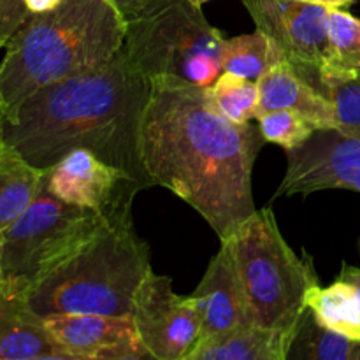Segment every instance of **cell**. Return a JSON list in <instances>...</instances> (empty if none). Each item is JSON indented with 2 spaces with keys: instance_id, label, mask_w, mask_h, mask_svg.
I'll return each mask as SVG.
<instances>
[{
  "instance_id": "1",
  "label": "cell",
  "mask_w": 360,
  "mask_h": 360,
  "mask_svg": "<svg viewBox=\"0 0 360 360\" xmlns=\"http://www.w3.org/2000/svg\"><path fill=\"white\" fill-rule=\"evenodd\" d=\"M264 143L259 125L224 118L207 88L176 77L151 79L141 123L148 178L193 207L220 241L257 211L252 172Z\"/></svg>"
},
{
  "instance_id": "2",
  "label": "cell",
  "mask_w": 360,
  "mask_h": 360,
  "mask_svg": "<svg viewBox=\"0 0 360 360\" xmlns=\"http://www.w3.org/2000/svg\"><path fill=\"white\" fill-rule=\"evenodd\" d=\"M150 91L151 81L120 49L105 65L30 95L4 120V141L41 169L72 150H90L150 188L153 183L141 160V123Z\"/></svg>"
},
{
  "instance_id": "3",
  "label": "cell",
  "mask_w": 360,
  "mask_h": 360,
  "mask_svg": "<svg viewBox=\"0 0 360 360\" xmlns=\"http://www.w3.org/2000/svg\"><path fill=\"white\" fill-rule=\"evenodd\" d=\"M125 30L109 0H62L48 13L30 14L4 48V120L46 84L105 65L122 49Z\"/></svg>"
},
{
  "instance_id": "4",
  "label": "cell",
  "mask_w": 360,
  "mask_h": 360,
  "mask_svg": "<svg viewBox=\"0 0 360 360\" xmlns=\"http://www.w3.org/2000/svg\"><path fill=\"white\" fill-rule=\"evenodd\" d=\"M151 269L150 246L132 218L109 221L97 236L27 292L39 316L65 313L132 315L134 295Z\"/></svg>"
},
{
  "instance_id": "5",
  "label": "cell",
  "mask_w": 360,
  "mask_h": 360,
  "mask_svg": "<svg viewBox=\"0 0 360 360\" xmlns=\"http://www.w3.org/2000/svg\"><path fill=\"white\" fill-rule=\"evenodd\" d=\"M227 241L250 323L295 338L308 294L320 285L311 257L295 255L271 207L257 210Z\"/></svg>"
},
{
  "instance_id": "6",
  "label": "cell",
  "mask_w": 360,
  "mask_h": 360,
  "mask_svg": "<svg viewBox=\"0 0 360 360\" xmlns=\"http://www.w3.org/2000/svg\"><path fill=\"white\" fill-rule=\"evenodd\" d=\"M224 34L190 0H172L127 23L123 53L148 79L176 77L211 86L221 74Z\"/></svg>"
},
{
  "instance_id": "7",
  "label": "cell",
  "mask_w": 360,
  "mask_h": 360,
  "mask_svg": "<svg viewBox=\"0 0 360 360\" xmlns=\"http://www.w3.org/2000/svg\"><path fill=\"white\" fill-rule=\"evenodd\" d=\"M108 224L102 214L65 202L44 186L4 231V285L27 294Z\"/></svg>"
},
{
  "instance_id": "8",
  "label": "cell",
  "mask_w": 360,
  "mask_h": 360,
  "mask_svg": "<svg viewBox=\"0 0 360 360\" xmlns=\"http://www.w3.org/2000/svg\"><path fill=\"white\" fill-rule=\"evenodd\" d=\"M132 320L151 359L188 360L200 341V316L192 295H178L171 278L153 271L137 287Z\"/></svg>"
},
{
  "instance_id": "9",
  "label": "cell",
  "mask_w": 360,
  "mask_h": 360,
  "mask_svg": "<svg viewBox=\"0 0 360 360\" xmlns=\"http://www.w3.org/2000/svg\"><path fill=\"white\" fill-rule=\"evenodd\" d=\"M44 186L65 202L86 207L108 221L132 218V204L143 183L90 150H72L46 169Z\"/></svg>"
},
{
  "instance_id": "10",
  "label": "cell",
  "mask_w": 360,
  "mask_h": 360,
  "mask_svg": "<svg viewBox=\"0 0 360 360\" xmlns=\"http://www.w3.org/2000/svg\"><path fill=\"white\" fill-rule=\"evenodd\" d=\"M287 172L276 195H308L330 188L360 192V139L316 129L301 146L287 150Z\"/></svg>"
},
{
  "instance_id": "11",
  "label": "cell",
  "mask_w": 360,
  "mask_h": 360,
  "mask_svg": "<svg viewBox=\"0 0 360 360\" xmlns=\"http://www.w3.org/2000/svg\"><path fill=\"white\" fill-rule=\"evenodd\" d=\"M257 30L264 32L295 65L330 62L329 9L306 0H241Z\"/></svg>"
},
{
  "instance_id": "12",
  "label": "cell",
  "mask_w": 360,
  "mask_h": 360,
  "mask_svg": "<svg viewBox=\"0 0 360 360\" xmlns=\"http://www.w3.org/2000/svg\"><path fill=\"white\" fill-rule=\"evenodd\" d=\"M53 340L74 360L151 359L139 340L132 315L65 313L44 319Z\"/></svg>"
},
{
  "instance_id": "13",
  "label": "cell",
  "mask_w": 360,
  "mask_h": 360,
  "mask_svg": "<svg viewBox=\"0 0 360 360\" xmlns=\"http://www.w3.org/2000/svg\"><path fill=\"white\" fill-rule=\"evenodd\" d=\"M192 299L200 316L199 345L250 323L234 257L227 239L220 241V250L211 259L202 280L193 290Z\"/></svg>"
},
{
  "instance_id": "14",
  "label": "cell",
  "mask_w": 360,
  "mask_h": 360,
  "mask_svg": "<svg viewBox=\"0 0 360 360\" xmlns=\"http://www.w3.org/2000/svg\"><path fill=\"white\" fill-rule=\"evenodd\" d=\"M0 360H74L49 334L27 294L0 288Z\"/></svg>"
},
{
  "instance_id": "15",
  "label": "cell",
  "mask_w": 360,
  "mask_h": 360,
  "mask_svg": "<svg viewBox=\"0 0 360 360\" xmlns=\"http://www.w3.org/2000/svg\"><path fill=\"white\" fill-rule=\"evenodd\" d=\"M259 105L255 120L276 109H292L304 116L316 129H334V111L329 101L301 76L294 63L283 58L271 67L259 81Z\"/></svg>"
},
{
  "instance_id": "16",
  "label": "cell",
  "mask_w": 360,
  "mask_h": 360,
  "mask_svg": "<svg viewBox=\"0 0 360 360\" xmlns=\"http://www.w3.org/2000/svg\"><path fill=\"white\" fill-rule=\"evenodd\" d=\"M295 338L245 323L200 343L188 360H287Z\"/></svg>"
},
{
  "instance_id": "17",
  "label": "cell",
  "mask_w": 360,
  "mask_h": 360,
  "mask_svg": "<svg viewBox=\"0 0 360 360\" xmlns=\"http://www.w3.org/2000/svg\"><path fill=\"white\" fill-rule=\"evenodd\" d=\"M301 76L329 101L334 111V130L345 137L360 139V67L338 69L322 65H295Z\"/></svg>"
},
{
  "instance_id": "18",
  "label": "cell",
  "mask_w": 360,
  "mask_h": 360,
  "mask_svg": "<svg viewBox=\"0 0 360 360\" xmlns=\"http://www.w3.org/2000/svg\"><path fill=\"white\" fill-rule=\"evenodd\" d=\"M46 169L35 167L16 148L0 143V231H7L44 188Z\"/></svg>"
},
{
  "instance_id": "19",
  "label": "cell",
  "mask_w": 360,
  "mask_h": 360,
  "mask_svg": "<svg viewBox=\"0 0 360 360\" xmlns=\"http://www.w3.org/2000/svg\"><path fill=\"white\" fill-rule=\"evenodd\" d=\"M308 308L320 326L360 341V302L352 285L341 280L330 287L316 285L308 294Z\"/></svg>"
},
{
  "instance_id": "20",
  "label": "cell",
  "mask_w": 360,
  "mask_h": 360,
  "mask_svg": "<svg viewBox=\"0 0 360 360\" xmlns=\"http://www.w3.org/2000/svg\"><path fill=\"white\" fill-rule=\"evenodd\" d=\"M285 56L273 39L264 32L224 39L221 46V72H231L245 79L259 81L267 70Z\"/></svg>"
},
{
  "instance_id": "21",
  "label": "cell",
  "mask_w": 360,
  "mask_h": 360,
  "mask_svg": "<svg viewBox=\"0 0 360 360\" xmlns=\"http://www.w3.org/2000/svg\"><path fill=\"white\" fill-rule=\"evenodd\" d=\"M288 359L360 360V341L320 326L308 308L299 323Z\"/></svg>"
},
{
  "instance_id": "22",
  "label": "cell",
  "mask_w": 360,
  "mask_h": 360,
  "mask_svg": "<svg viewBox=\"0 0 360 360\" xmlns=\"http://www.w3.org/2000/svg\"><path fill=\"white\" fill-rule=\"evenodd\" d=\"M211 104L224 118L232 123H248L255 120L259 105V83L231 72H221L207 86Z\"/></svg>"
},
{
  "instance_id": "23",
  "label": "cell",
  "mask_w": 360,
  "mask_h": 360,
  "mask_svg": "<svg viewBox=\"0 0 360 360\" xmlns=\"http://www.w3.org/2000/svg\"><path fill=\"white\" fill-rule=\"evenodd\" d=\"M330 62L338 69L360 67V20L341 7L329 9Z\"/></svg>"
},
{
  "instance_id": "24",
  "label": "cell",
  "mask_w": 360,
  "mask_h": 360,
  "mask_svg": "<svg viewBox=\"0 0 360 360\" xmlns=\"http://www.w3.org/2000/svg\"><path fill=\"white\" fill-rule=\"evenodd\" d=\"M257 125L264 141L280 144L285 151L301 146L316 130L313 123L292 109H276L266 112L257 118Z\"/></svg>"
},
{
  "instance_id": "25",
  "label": "cell",
  "mask_w": 360,
  "mask_h": 360,
  "mask_svg": "<svg viewBox=\"0 0 360 360\" xmlns=\"http://www.w3.org/2000/svg\"><path fill=\"white\" fill-rule=\"evenodd\" d=\"M28 18L23 0H0V48H6L11 35Z\"/></svg>"
},
{
  "instance_id": "26",
  "label": "cell",
  "mask_w": 360,
  "mask_h": 360,
  "mask_svg": "<svg viewBox=\"0 0 360 360\" xmlns=\"http://www.w3.org/2000/svg\"><path fill=\"white\" fill-rule=\"evenodd\" d=\"M109 2L118 9L125 23H129V21L136 20V18H141L144 14L160 9L162 6L172 2V0H109Z\"/></svg>"
},
{
  "instance_id": "27",
  "label": "cell",
  "mask_w": 360,
  "mask_h": 360,
  "mask_svg": "<svg viewBox=\"0 0 360 360\" xmlns=\"http://www.w3.org/2000/svg\"><path fill=\"white\" fill-rule=\"evenodd\" d=\"M338 280L352 285L355 290V294H357L359 302H360V267L350 266V264L345 262L343 266H341V273H340V276H338Z\"/></svg>"
},
{
  "instance_id": "28",
  "label": "cell",
  "mask_w": 360,
  "mask_h": 360,
  "mask_svg": "<svg viewBox=\"0 0 360 360\" xmlns=\"http://www.w3.org/2000/svg\"><path fill=\"white\" fill-rule=\"evenodd\" d=\"M62 0H23V6L27 9L28 16L30 14H41L48 13V11L55 9Z\"/></svg>"
},
{
  "instance_id": "29",
  "label": "cell",
  "mask_w": 360,
  "mask_h": 360,
  "mask_svg": "<svg viewBox=\"0 0 360 360\" xmlns=\"http://www.w3.org/2000/svg\"><path fill=\"white\" fill-rule=\"evenodd\" d=\"M306 2H311V4H320V6H326V7H345L348 4H352L354 0H306Z\"/></svg>"
},
{
  "instance_id": "30",
  "label": "cell",
  "mask_w": 360,
  "mask_h": 360,
  "mask_svg": "<svg viewBox=\"0 0 360 360\" xmlns=\"http://www.w3.org/2000/svg\"><path fill=\"white\" fill-rule=\"evenodd\" d=\"M2 250H4V232L0 231V288L4 287V269H2Z\"/></svg>"
},
{
  "instance_id": "31",
  "label": "cell",
  "mask_w": 360,
  "mask_h": 360,
  "mask_svg": "<svg viewBox=\"0 0 360 360\" xmlns=\"http://www.w3.org/2000/svg\"><path fill=\"white\" fill-rule=\"evenodd\" d=\"M4 139V109H2V104H0V143H2Z\"/></svg>"
},
{
  "instance_id": "32",
  "label": "cell",
  "mask_w": 360,
  "mask_h": 360,
  "mask_svg": "<svg viewBox=\"0 0 360 360\" xmlns=\"http://www.w3.org/2000/svg\"><path fill=\"white\" fill-rule=\"evenodd\" d=\"M190 2H193V4H197V6H202V4H206V2H210V0H190Z\"/></svg>"
},
{
  "instance_id": "33",
  "label": "cell",
  "mask_w": 360,
  "mask_h": 360,
  "mask_svg": "<svg viewBox=\"0 0 360 360\" xmlns=\"http://www.w3.org/2000/svg\"><path fill=\"white\" fill-rule=\"evenodd\" d=\"M0 51H2V48H0Z\"/></svg>"
}]
</instances>
